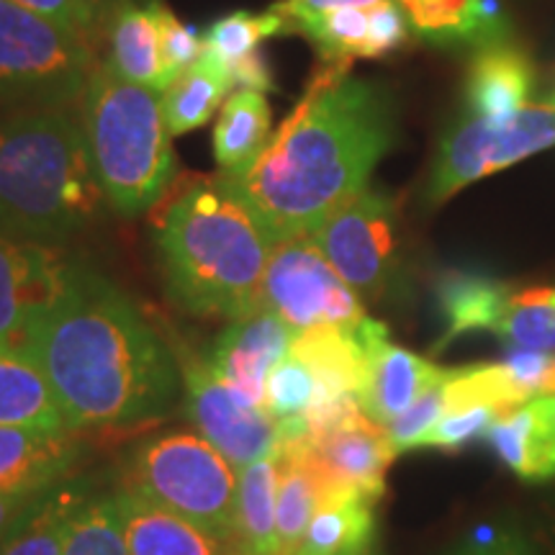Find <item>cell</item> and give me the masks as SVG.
Instances as JSON below:
<instances>
[{"label":"cell","mask_w":555,"mask_h":555,"mask_svg":"<svg viewBox=\"0 0 555 555\" xmlns=\"http://www.w3.org/2000/svg\"><path fill=\"white\" fill-rule=\"evenodd\" d=\"M21 356L39 367L73 433L142 427L176 404V352L127 291L73 262Z\"/></svg>","instance_id":"1"},{"label":"cell","mask_w":555,"mask_h":555,"mask_svg":"<svg viewBox=\"0 0 555 555\" xmlns=\"http://www.w3.org/2000/svg\"><path fill=\"white\" fill-rule=\"evenodd\" d=\"M397 121L386 90L330 65L245 172H221L278 242L314 234L367 189Z\"/></svg>","instance_id":"2"},{"label":"cell","mask_w":555,"mask_h":555,"mask_svg":"<svg viewBox=\"0 0 555 555\" xmlns=\"http://www.w3.org/2000/svg\"><path fill=\"white\" fill-rule=\"evenodd\" d=\"M273 247L266 224L221 172L180 193L157 229L170 298L206 319L234 322L260 309Z\"/></svg>","instance_id":"3"},{"label":"cell","mask_w":555,"mask_h":555,"mask_svg":"<svg viewBox=\"0 0 555 555\" xmlns=\"http://www.w3.org/2000/svg\"><path fill=\"white\" fill-rule=\"evenodd\" d=\"M103 204L73 106L24 108L0 121V234L60 245L95 224Z\"/></svg>","instance_id":"4"},{"label":"cell","mask_w":555,"mask_h":555,"mask_svg":"<svg viewBox=\"0 0 555 555\" xmlns=\"http://www.w3.org/2000/svg\"><path fill=\"white\" fill-rule=\"evenodd\" d=\"M80 116L108 206L124 217L155 206L176 172L163 93L124 80L108 62H99L82 93Z\"/></svg>","instance_id":"5"},{"label":"cell","mask_w":555,"mask_h":555,"mask_svg":"<svg viewBox=\"0 0 555 555\" xmlns=\"http://www.w3.org/2000/svg\"><path fill=\"white\" fill-rule=\"evenodd\" d=\"M237 474L204 435L176 429L134 446L124 461L121 489L232 543Z\"/></svg>","instance_id":"6"},{"label":"cell","mask_w":555,"mask_h":555,"mask_svg":"<svg viewBox=\"0 0 555 555\" xmlns=\"http://www.w3.org/2000/svg\"><path fill=\"white\" fill-rule=\"evenodd\" d=\"M95 62L93 44L13 0H0V103L24 108L82 101Z\"/></svg>","instance_id":"7"},{"label":"cell","mask_w":555,"mask_h":555,"mask_svg":"<svg viewBox=\"0 0 555 555\" xmlns=\"http://www.w3.org/2000/svg\"><path fill=\"white\" fill-rule=\"evenodd\" d=\"M553 144L555 103H527L506 116H470L468 121L457 124L437 150L427 204H446L466 185Z\"/></svg>","instance_id":"8"},{"label":"cell","mask_w":555,"mask_h":555,"mask_svg":"<svg viewBox=\"0 0 555 555\" xmlns=\"http://www.w3.org/2000/svg\"><path fill=\"white\" fill-rule=\"evenodd\" d=\"M260 309L273 311L294 332L352 330L367 317L363 301L317 245L314 234L278 242L262 278Z\"/></svg>","instance_id":"9"},{"label":"cell","mask_w":555,"mask_h":555,"mask_svg":"<svg viewBox=\"0 0 555 555\" xmlns=\"http://www.w3.org/2000/svg\"><path fill=\"white\" fill-rule=\"evenodd\" d=\"M339 278L360 301H380L399 270V211L386 191L363 189L314 232Z\"/></svg>","instance_id":"10"},{"label":"cell","mask_w":555,"mask_h":555,"mask_svg":"<svg viewBox=\"0 0 555 555\" xmlns=\"http://www.w3.org/2000/svg\"><path fill=\"white\" fill-rule=\"evenodd\" d=\"M172 352L183 380L185 414L191 416L198 435H204L237 470L273 455L278 446V420L266 409L242 404L214 376L206 358L193 356L189 345L178 343Z\"/></svg>","instance_id":"11"},{"label":"cell","mask_w":555,"mask_h":555,"mask_svg":"<svg viewBox=\"0 0 555 555\" xmlns=\"http://www.w3.org/2000/svg\"><path fill=\"white\" fill-rule=\"evenodd\" d=\"M73 262L54 245L0 234V350L21 356L34 322L60 294Z\"/></svg>","instance_id":"12"},{"label":"cell","mask_w":555,"mask_h":555,"mask_svg":"<svg viewBox=\"0 0 555 555\" xmlns=\"http://www.w3.org/2000/svg\"><path fill=\"white\" fill-rule=\"evenodd\" d=\"M294 337L296 332L281 317L258 309L229 322L206 363L242 404L266 409L268 376L288 356Z\"/></svg>","instance_id":"13"},{"label":"cell","mask_w":555,"mask_h":555,"mask_svg":"<svg viewBox=\"0 0 555 555\" xmlns=\"http://www.w3.org/2000/svg\"><path fill=\"white\" fill-rule=\"evenodd\" d=\"M388 335L386 324L365 317L358 327H314L296 332L291 356L314 373L317 397H358L367 376L371 345Z\"/></svg>","instance_id":"14"},{"label":"cell","mask_w":555,"mask_h":555,"mask_svg":"<svg viewBox=\"0 0 555 555\" xmlns=\"http://www.w3.org/2000/svg\"><path fill=\"white\" fill-rule=\"evenodd\" d=\"M80 433L0 427V491L57 489L86 453Z\"/></svg>","instance_id":"15"},{"label":"cell","mask_w":555,"mask_h":555,"mask_svg":"<svg viewBox=\"0 0 555 555\" xmlns=\"http://www.w3.org/2000/svg\"><path fill=\"white\" fill-rule=\"evenodd\" d=\"M311 453L327 481L356 486L373 502L386 494V470L399 455L386 427L365 414L352 425L311 440Z\"/></svg>","instance_id":"16"},{"label":"cell","mask_w":555,"mask_h":555,"mask_svg":"<svg viewBox=\"0 0 555 555\" xmlns=\"http://www.w3.org/2000/svg\"><path fill=\"white\" fill-rule=\"evenodd\" d=\"M446 371L448 367H437L406 347L393 345L388 335H380L371 345L367 376L358 393L360 409L376 425H391L427 388L446 378Z\"/></svg>","instance_id":"17"},{"label":"cell","mask_w":555,"mask_h":555,"mask_svg":"<svg viewBox=\"0 0 555 555\" xmlns=\"http://www.w3.org/2000/svg\"><path fill=\"white\" fill-rule=\"evenodd\" d=\"M129 555H234L232 543L172 515L134 491H114Z\"/></svg>","instance_id":"18"},{"label":"cell","mask_w":555,"mask_h":555,"mask_svg":"<svg viewBox=\"0 0 555 555\" xmlns=\"http://www.w3.org/2000/svg\"><path fill=\"white\" fill-rule=\"evenodd\" d=\"M486 440L522 481H551L555 478V397H535L499 416Z\"/></svg>","instance_id":"19"},{"label":"cell","mask_w":555,"mask_h":555,"mask_svg":"<svg viewBox=\"0 0 555 555\" xmlns=\"http://www.w3.org/2000/svg\"><path fill=\"white\" fill-rule=\"evenodd\" d=\"M159 0H124L108 24V67L124 80L165 93L172 78L159 50Z\"/></svg>","instance_id":"20"},{"label":"cell","mask_w":555,"mask_h":555,"mask_svg":"<svg viewBox=\"0 0 555 555\" xmlns=\"http://www.w3.org/2000/svg\"><path fill=\"white\" fill-rule=\"evenodd\" d=\"M278 457V499H275V527L281 555H296L307 530L314 519L319 502L324 494V478L319 468L311 442L275 448Z\"/></svg>","instance_id":"21"},{"label":"cell","mask_w":555,"mask_h":555,"mask_svg":"<svg viewBox=\"0 0 555 555\" xmlns=\"http://www.w3.org/2000/svg\"><path fill=\"white\" fill-rule=\"evenodd\" d=\"M416 37L435 44L494 47L506 37V21L494 0H397Z\"/></svg>","instance_id":"22"},{"label":"cell","mask_w":555,"mask_h":555,"mask_svg":"<svg viewBox=\"0 0 555 555\" xmlns=\"http://www.w3.org/2000/svg\"><path fill=\"white\" fill-rule=\"evenodd\" d=\"M512 294L515 291L496 278L468 270H446L437 281V307L446 319V332L437 350L468 332H496Z\"/></svg>","instance_id":"23"},{"label":"cell","mask_w":555,"mask_h":555,"mask_svg":"<svg viewBox=\"0 0 555 555\" xmlns=\"http://www.w3.org/2000/svg\"><path fill=\"white\" fill-rule=\"evenodd\" d=\"M273 114L266 93L260 90H234L221 106L219 121L214 127V157L221 172H245L270 142Z\"/></svg>","instance_id":"24"},{"label":"cell","mask_w":555,"mask_h":555,"mask_svg":"<svg viewBox=\"0 0 555 555\" xmlns=\"http://www.w3.org/2000/svg\"><path fill=\"white\" fill-rule=\"evenodd\" d=\"M0 427L73 433L39 367L11 350H0Z\"/></svg>","instance_id":"25"},{"label":"cell","mask_w":555,"mask_h":555,"mask_svg":"<svg viewBox=\"0 0 555 555\" xmlns=\"http://www.w3.org/2000/svg\"><path fill=\"white\" fill-rule=\"evenodd\" d=\"M232 88L234 80L227 62L204 47L201 57L185 67L163 93V114L170 134H189L211 121Z\"/></svg>","instance_id":"26"},{"label":"cell","mask_w":555,"mask_h":555,"mask_svg":"<svg viewBox=\"0 0 555 555\" xmlns=\"http://www.w3.org/2000/svg\"><path fill=\"white\" fill-rule=\"evenodd\" d=\"M278 457L275 453L240 470L234 512V555H281L275 527Z\"/></svg>","instance_id":"27"},{"label":"cell","mask_w":555,"mask_h":555,"mask_svg":"<svg viewBox=\"0 0 555 555\" xmlns=\"http://www.w3.org/2000/svg\"><path fill=\"white\" fill-rule=\"evenodd\" d=\"M532 67L509 47H486L468 69L466 99L474 116H506L527 106Z\"/></svg>","instance_id":"28"},{"label":"cell","mask_w":555,"mask_h":555,"mask_svg":"<svg viewBox=\"0 0 555 555\" xmlns=\"http://www.w3.org/2000/svg\"><path fill=\"white\" fill-rule=\"evenodd\" d=\"M373 3L319 13L296 26L317 47L327 65H350L352 60H376L373 39Z\"/></svg>","instance_id":"29"},{"label":"cell","mask_w":555,"mask_h":555,"mask_svg":"<svg viewBox=\"0 0 555 555\" xmlns=\"http://www.w3.org/2000/svg\"><path fill=\"white\" fill-rule=\"evenodd\" d=\"M62 555H129L116 494L93 496L82 491L69 512Z\"/></svg>","instance_id":"30"},{"label":"cell","mask_w":555,"mask_h":555,"mask_svg":"<svg viewBox=\"0 0 555 555\" xmlns=\"http://www.w3.org/2000/svg\"><path fill=\"white\" fill-rule=\"evenodd\" d=\"M527 393L515 384L504 363L453 367L446 376V412L470 406H489L499 416L527 404Z\"/></svg>","instance_id":"31"},{"label":"cell","mask_w":555,"mask_h":555,"mask_svg":"<svg viewBox=\"0 0 555 555\" xmlns=\"http://www.w3.org/2000/svg\"><path fill=\"white\" fill-rule=\"evenodd\" d=\"M496 335L515 350L555 352V288L512 294Z\"/></svg>","instance_id":"32"},{"label":"cell","mask_w":555,"mask_h":555,"mask_svg":"<svg viewBox=\"0 0 555 555\" xmlns=\"http://www.w3.org/2000/svg\"><path fill=\"white\" fill-rule=\"evenodd\" d=\"M278 34H294V26L275 9L266 13L237 11L224 18H217L208 26L204 31V47L217 54L219 60H224L227 65H232V62L258 50L260 41L278 37Z\"/></svg>","instance_id":"33"},{"label":"cell","mask_w":555,"mask_h":555,"mask_svg":"<svg viewBox=\"0 0 555 555\" xmlns=\"http://www.w3.org/2000/svg\"><path fill=\"white\" fill-rule=\"evenodd\" d=\"M80 494V483H62L39 515L0 545V555H62L69 512Z\"/></svg>","instance_id":"34"},{"label":"cell","mask_w":555,"mask_h":555,"mask_svg":"<svg viewBox=\"0 0 555 555\" xmlns=\"http://www.w3.org/2000/svg\"><path fill=\"white\" fill-rule=\"evenodd\" d=\"M317 393V378L301 360L288 356L278 363L268 376L266 388V412L273 420L301 416L309 412Z\"/></svg>","instance_id":"35"},{"label":"cell","mask_w":555,"mask_h":555,"mask_svg":"<svg viewBox=\"0 0 555 555\" xmlns=\"http://www.w3.org/2000/svg\"><path fill=\"white\" fill-rule=\"evenodd\" d=\"M442 414H446V378L427 388L404 414H399L391 425H386V433L391 437L397 453H409V450H420L425 446L427 435L433 433Z\"/></svg>","instance_id":"36"},{"label":"cell","mask_w":555,"mask_h":555,"mask_svg":"<svg viewBox=\"0 0 555 555\" xmlns=\"http://www.w3.org/2000/svg\"><path fill=\"white\" fill-rule=\"evenodd\" d=\"M499 420V414L489 406H470V409H455V412H446L440 422L427 435L425 446L422 448H437L446 453H457L468 446V442L486 437L491 425Z\"/></svg>","instance_id":"37"},{"label":"cell","mask_w":555,"mask_h":555,"mask_svg":"<svg viewBox=\"0 0 555 555\" xmlns=\"http://www.w3.org/2000/svg\"><path fill=\"white\" fill-rule=\"evenodd\" d=\"M157 18H159V50H163L165 69H168L170 78L176 80L185 67H191L193 62L201 57V52H204V37H201L193 26L180 24L163 0H159Z\"/></svg>","instance_id":"38"},{"label":"cell","mask_w":555,"mask_h":555,"mask_svg":"<svg viewBox=\"0 0 555 555\" xmlns=\"http://www.w3.org/2000/svg\"><path fill=\"white\" fill-rule=\"evenodd\" d=\"M502 363L527 399L555 397V352L512 350Z\"/></svg>","instance_id":"39"},{"label":"cell","mask_w":555,"mask_h":555,"mask_svg":"<svg viewBox=\"0 0 555 555\" xmlns=\"http://www.w3.org/2000/svg\"><path fill=\"white\" fill-rule=\"evenodd\" d=\"M57 489L0 491V543H5V540L16 535L21 527L29 525L31 519L41 512V506H44L54 494H57Z\"/></svg>","instance_id":"40"},{"label":"cell","mask_w":555,"mask_h":555,"mask_svg":"<svg viewBox=\"0 0 555 555\" xmlns=\"http://www.w3.org/2000/svg\"><path fill=\"white\" fill-rule=\"evenodd\" d=\"M13 3L24 5V9L39 13V16L54 21V24H60L62 29L80 34V37L88 39L90 44H93V39L99 37L93 29V24H90L88 13L82 11L78 0H13Z\"/></svg>","instance_id":"41"},{"label":"cell","mask_w":555,"mask_h":555,"mask_svg":"<svg viewBox=\"0 0 555 555\" xmlns=\"http://www.w3.org/2000/svg\"><path fill=\"white\" fill-rule=\"evenodd\" d=\"M229 73H232L234 86H240V90L247 88V90H260V93H266V90H275L270 62L262 57L258 50L245 54V57L237 62H232V65H229Z\"/></svg>","instance_id":"42"},{"label":"cell","mask_w":555,"mask_h":555,"mask_svg":"<svg viewBox=\"0 0 555 555\" xmlns=\"http://www.w3.org/2000/svg\"><path fill=\"white\" fill-rule=\"evenodd\" d=\"M367 3H378V0H283V3L273 5V9L278 13H283L296 31V26L301 24V21L319 16V13L347 9V5H367Z\"/></svg>","instance_id":"43"},{"label":"cell","mask_w":555,"mask_h":555,"mask_svg":"<svg viewBox=\"0 0 555 555\" xmlns=\"http://www.w3.org/2000/svg\"><path fill=\"white\" fill-rule=\"evenodd\" d=\"M450 555H532L530 545L517 532H502V535L486 538L481 543H466Z\"/></svg>","instance_id":"44"},{"label":"cell","mask_w":555,"mask_h":555,"mask_svg":"<svg viewBox=\"0 0 555 555\" xmlns=\"http://www.w3.org/2000/svg\"><path fill=\"white\" fill-rule=\"evenodd\" d=\"M78 3L82 5V11L88 13L95 34L101 37V34L108 29L111 18L116 16V11H119V5L124 3V0H78Z\"/></svg>","instance_id":"45"},{"label":"cell","mask_w":555,"mask_h":555,"mask_svg":"<svg viewBox=\"0 0 555 555\" xmlns=\"http://www.w3.org/2000/svg\"><path fill=\"white\" fill-rule=\"evenodd\" d=\"M339 555H378V553H376V545L365 543V545L352 547V551H345V553H339Z\"/></svg>","instance_id":"46"}]
</instances>
